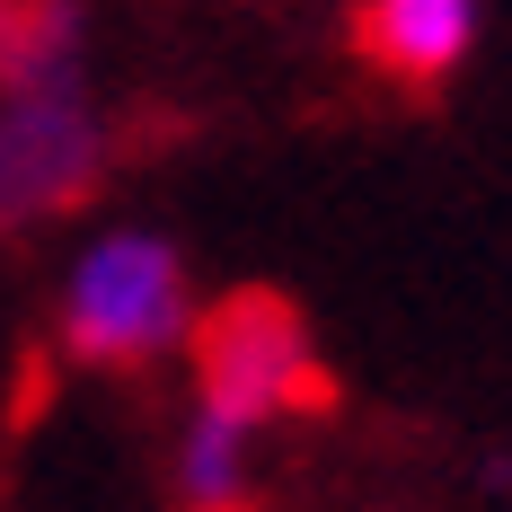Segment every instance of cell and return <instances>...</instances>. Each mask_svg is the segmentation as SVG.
Wrapping results in <instances>:
<instances>
[{
  "instance_id": "6da1fadb",
  "label": "cell",
  "mask_w": 512,
  "mask_h": 512,
  "mask_svg": "<svg viewBox=\"0 0 512 512\" xmlns=\"http://www.w3.org/2000/svg\"><path fill=\"white\" fill-rule=\"evenodd\" d=\"M195 380H204L212 424H256V415H327L336 380L309 354V327L283 292H230L195 327Z\"/></svg>"
},
{
  "instance_id": "7a4b0ae2",
  "label": "cell",
  "mask_w": 512,
  "mask_h": 512,
  "mask_svg": "<svg viewBox=\"0 0 512 512\" xmlns=\"http://www.w3.org/2000/svg\"><path fill=\"white\" fill-rule=\"evenodd\" d=\"M177 327V256L159 239H106L71 283V354L133 371Z\"/></svg>"
},
{
  "instance_id": "3957f363",
  "label": "cell",
  "mask_w": 512,
  "mask_h": 512,
  "mask_svg": "<svg viewBox=\"0 0 512 512\" xmlns=\"http://www.w3.org/2000/svg\"><path fill=\"white\" fill-rule=\"evenodd\" d=\"M89 186H98V124L62 89L0 115V230L18 212H71Z\"/></svg>"
},
{
  "instance_id": "277c9868",
  "label": "cell",
  "mask_w": 512,
  "mask_h": 512,
  "mask_svg": "<svg viewBox=\"0 0 512 512\" xmlns=\"http://www.w3.org/2000/svg\"><path fill=\"white\" fill-rule=\"evenodd\" d=\"M468 27H477V0H362L354 53L398 89H433L468 53Z\"/></svg>"
},
{
  "instance_id": "5b68a950",
  "label": "cell",
  "mask_w": 512,
  "mask_h": 512,
  "mask_svg": "<svg viewBox=\"0 0 512 512\" xmlns=\"http://www.w3.org/2000/svg\"><path fill=\"white\" fill-rule=\"evenodd\" d=\"M71 36H80V9L71 0H0V89L53 98Z\"/></svg>"
}]
</instances>
